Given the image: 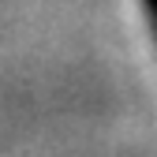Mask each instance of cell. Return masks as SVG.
I'll return each instance as SVG.
<instances>
[{
  "label": "cell",
  "instance_id": "cell-1",
  "mask_svg": "<svg viewBox=\"0 0 157 157\" xmlns=\"http://www.w3.org/2000/svg\"><path fill=\"white\" fill-rule=\"evenodd\" d=\"M139 4H142V15H146V23H150L153 41H157V0H139Z\"/></svg>",
  "mask_w": 157,
  "mask_h": 157
}]
</instances>
